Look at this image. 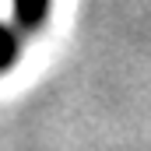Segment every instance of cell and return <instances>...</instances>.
Masks as SVG:
<instances>
[{
	"label": "cell",
	"mask_w": 151,
	"mask_h": 151,
	"mask_svg": "<svg viewBox=\"0 0 151 151\" xmlns=\"http://www.w3.org/2000/svg\"><path fill=\"white\" fill-rule=\"evenodd\" d=\"M49 7L53 0H14V21L18 28H42L46 18H49Z\"/></svg>",
	"instance_id": "1"
},
{
	"label": "cell",
	"mask_w": 151,
	"mask_h": 151,
	"mask_svg": "<svg viewBox=\"0 0 151 151\" xmlns=\"http://www.w3.org/2000/svg\"><path fill=\"white\" fill-rule=\"evenodd\" d=\"M14 60H18V35H14V28L0 25V70L14 67Z\"/></svg>",
	"instance_id": "2"
}]
</instances>
